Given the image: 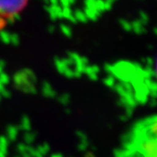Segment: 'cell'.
Returning <instances> with one entry per match:
<instances>
[{"label": "cell", "instance_id": "obj_1", "mask_svg": "<svg viewBox=\"0 0 157 157\" xmlns=\"http://www.w3.org/2000/svg\"><path fill=\"white\" fill-rule=\"evenodd\" d=\"M117 157H157V116L132 129Z\"/></svg>", "mask_w": 157, "mask_h": 157}, {"label": "cell", "instance_id": "obj_3", "mask_svg": "<svg viewBox=\"0 0 157 157\" xmlns=\"http://www.w3.org/2000/svg\"><path fill=\"white\" fill-rule=\"evenodd\" d=\"M155 73H156V77H157V60H156V63H155Z\"/></svg>", "mask_w": 157, "mask_h": 157}, {"label": "cell", "instance_id": "obj_2", "mask_svg": "<svg viewBox=\"0 0 157 157\" xmlns=\"http://www.w3.org/2000/svg\"><path fill=\"white\" fill-rule=\"evenodd\" d=\"M29 0H0V19H9L24 10Z\"/></svg>", "mask_w": 157, "mask_h": 157}]
</instances>
